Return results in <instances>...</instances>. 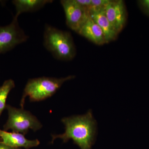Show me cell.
Returning a JSON list of instances; mask_svg holds the SVG:
<instances>
[{
    "mask_svg": "<svg viewBox=\"0 0 149 149\" xmlns=\"http://www.w3.org/2000/svg\"><path fill=\"white\" fill-rule=\"evenodd\" d=\"M61 122L64 132L52 135V143L58 139L63 143L71 140L80 149H92L96 140L97 123L91 110L84 114L63 118Z\"/></svg>",
    "mask_w": 149,
    "mask_h": 149,
    "instance_id": "1",
    "label": "cell"
},
{
    "mask_svg": "<svg viewBox=\"0 0 149 149\" xmlns=\"http://www.w3.org/2000/svg\"><path fill=\"white\" fill-rule=\"evenodd\" d=\"M43 44L46 49L59 60H71L76 55V49L71 34L49 24L45 26Z\"/></svg>",
    "mask_w": 149,
    "mask_h": 149,
    "instance_id": "2",
    "label": "cell"
},
{
    "mask_svg": "<svg viewBox=\"0 0 149 149\" xmlns=\"http://www.w3.org/2000/svg\"><path fill=\"white\" fill-rule=\"evenodd\" d=\"M75 78L74 75L56 78L42 77L29 79L25 85L20 101L21 108L24 109L25 98L28 97L30 101L44 100L55 94L63 83Z\"/></svg>",
    "mask_w": 149,
    "mask_h": 149,
    "instance_id": "3",
    "label": "cell"
},
{
    "mask_svg": "<svg viewBox=\"0 0 149 149\" xmlns=\"http://www.w3.org/2000/svg\"><path fill=\"white\" fill-rule=\"evenodd\" d=\"M6 108L8 113V118L3 126V130H11L25 136L30 130L36 132L43 125L37 117L30 111L23 108H17L7 104Z\"/></svg>",
    "mask_w": 149,
    "mask_h": 149,
    "instance_id": "4",
    "label": "cell"
},
{
    "mask_svg": "<svg viewBox=\"0 0 149 149\" xmlns=\"http://www.w3.org/2000/svg\"><path fill=\"white\" fill-rule=\"evenodd\" d=\"M28 38L19 27L17 18L14 17L10 24L0 26V54L10 50L16 46L26 42Z\"/></svg>",
    "mask_w": 149,
    "mask_h": 149,
    "instance_id": "5",
    "label": "cell"
},
{
    "mask_svg": "<svg viewBox=\"0 0 149 149\" xmlns=\"http://www.w3.org/2000/svg\"><path fill=\"white\" fill-rule=\"evenodd\" d=\"M60 2L65 14L67 25L78 33L91 17L89 10L79 5L75 0H62Z\"/></svg>",
    "mask_w": 149,
    "mask_h": 149,
    "instance_id": "6",
    "label": "cell"
},
{
    "mask_svg": "<svg viewBox=\"0 0 149 149\" xmlns=\"http://www.w3.org/2000/svg\"><path fill=\"white\" fill-rule=\"evenodd\" d=\"M105 13L112 26L118 34L125 27L127 13L124 1H111L104 8Z\"/></svg>",
    "mask_w": 149,
    "mask_h": 149,
    "instance_id": "7",
    "label": "cell"
},
{
    "mask_svg": "<svg viewBox=\"0 0 149 149\" xmlns=\"http://www.w3.org/2000/svg\"><path fill=\"white\" fill-rule=\"evenodd\" d=\"M0 138L1 141L4 144L16 148L29 149L38 146L40 144V141L38 139L29 140L21 133L8 132L1 129Z\"/></svg>",
    "mask_w": 149,
    "mask_h": 149,
    "instance_id": "8",
    "label": "cell"
},
{
    "mask_svg": "<svg viewBox=\"0 0 149 149\" xmlns=\"http://www.w3.org/2000/svg\"><path fill=\"white\" fill-rule=\"evenodd\" d=\"M77 33L97 45L106 44L101 28L91 17Z\"/></svg>",
    "mask_w": 149,
    "mask_h": 149,
    "instance_id": "9",
    "label": "cell"
},
{
    "mask_svg": "<svg viewBox=\"0 0 149 149\" xmlns=\"http://www.w3.org/2000/svg\"><path fill=\"white\" fill-rule=\"evenodd\" d=\"M90 16L101 28L106 43L116 40L118 34L115 30L107 17L104 8L91 13Z\"/></svg>",
    "mask_w": 149,
    "mask_h": 149,
    "instance_id": "10",
    "label": "cell"
},
{
    "mask_svg": "<svg viewBox=\"0 0 149 149\" xmlns=\"http://www.w3.org/2000/svg\"><path fill=\"white\" fill-rule=\"evenodd\" d=\"M53 2L52 0H15L13 3L15 6L16 13L15 17L18 18L24 13L33 12L42 8L47 4Z\"/></svg>",
    "mask_w": 149,
    "mask_h": 149,
    "instance_id": "11",
    "label": "cell"
},
{
    "mask_svg": "<svg viewBox=\"0 0 149 149\" xmlns=\"http://www.w3.org/2000/svg\"><path fill=\"white\" fill-rule=\"evenodd\" d=\"M15 87L14 81L12 79L6 80L0 87V116L6 106V100L11 91Z\"/></svg>",
    "mask_w": 149,
    "mask_h": 149,
    "instance_id": "12",
    "label": "cell"
},
{
    "mask_svg": "<svg viewBox=\"0 0 149 149\" xmlns=\"http://www.w3.org/2000/svg\"><path fill=\"white\" fill-rule=\"evenodd\" d=\"M110 1V0H92V4L89 9L90 14L105 8Z\"/></svg>",
    "mask_w": 149,
    "mask_h": 149,
    "instance_id": "13",
    "label": "cell"
},
{
    "mask_svg": "<svg viewBox=\"0 0 149 149\" xmlns=\"http://www.w3.org/2000/svg\"><path fill=\"white\" fill-rule=\"evenodd\" d=\"M138 2L144 12L149 16V0H141Z\"/></svg>",
    "mask_w": 149,
    "mask_h": 149,
    "instance_id": "14",
    "label": "cell"
},
{
    "mask_svg": "<svg viewBox=\"0 0 149 149\" xmlns=\"http://www.w3.org/2000/svg\"><path fill=\"white\" fill-rule=\"evenodd\" d=\"M75 1L81 6L87 9L89 11V9L92 4V0H75Z\"/></svg>",
    "mask_w": 149,
    "mask_h": 149,
    "instance_id": "15",
    "label": "cell"
},
{
    "mask_svg": "<svg viewBox=\"0 0 149 149\" xmlns=\"http://www.w3.org/2000/svg\"><path fill=\"white\" fill-rule=\"evenodd\" d=\"M0 149H21L20 148H12L4 144L1 141H0Z\"/></svg>",
    "mask_w": 149,
    "mask_h": 149,
    "instance_id": "16",
    "label": "cell"
},
{
    "mask_svg": "<svg viewBox=\"0 0 149 149\" xmlns=\"http://www.w3.org/2000/svg\"><path fill=\"white\" fill-rule=\"evenodd\" d=\"M0 141H1V138H0Z\"/></svg>",
    "mask_w": 149,
    "mask_h": 149,
    "instance_id": "17",
    "label": "cell"
}]
</instances>
